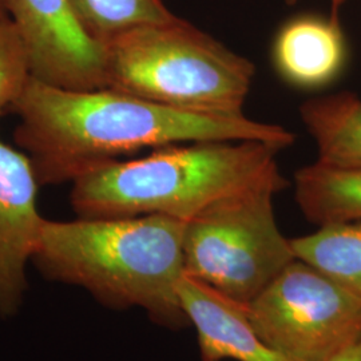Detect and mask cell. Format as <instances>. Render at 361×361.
<instances>
[{"label": "cell", "instance_id": "obj_1", "mask_svg": "<svg viewBox=\"0 0 361 361\" xmlns=\"http://www.w3.org/2000/svg\"><path fill=\"white\" fill-rule=\"evenodd\" d=\"M15 142L40 186L74 182L91 170L143 149L198 141H261L281 149L295 134L243 114L173 109L111 89L66 90L31 77L10 109Z\"/></svg>", "mask_w": 361, "mask_h": 361}, {"label": "cell", "instance_id": "obj_2", "mask_svg": "<svg viewBox=\"0 0 361 361\" xmlns=\"http://www.w3.org/2000/svg\"><path fill=\"white\" fill-rule=\"evenodd\" d=\"M185 222L166 216L43 221L31 262L110 310L140 308L169 329L190 325L178 296Z\"/></svg>", "mask_w": 361, "mask_h": 361}, {"label": "cell", "instance_id": "obj_3", "mask_svg": "<svg viewBox=\"0 0 361 361\" xmlns=\"http://www.w3.org/2000/svg\"><path fill=\"white\" fill-rule=\"evenodd\" d=\"M283 149L261 141H198L113 161L73 182L70 204L80 219L166 216L183 222L221 200L258 186L284 189Z\"/></svg>", "mask_w": 361, "mask_h": 361}, {"label": "cell", "instance_id": "obj_4", "mask_svg": "<svg viewBox=\"0 0 361 361\" xmlns=\"http://www.w3.org/2000/svg\"><path fill=\"white\" fill-rule=\"evenodd\" d=\"M106 89L205 114H243L255 65L180 18L104 44Z\"/></svg>", "mask_w": 361, "mask_h": 361}, {"label": "cell", "instance_id": "obj_5", "mask_svg": "<svg viewBox=\"0 0 361 361\" xmlns=\"http://www.w3.org/2000/svg\"><path fill=\"white\" fill-rule=\"evenodd\" d=\"M277 186L233 194L185 222V276L246 305L296 259L273 209Z\"/></svg>", "mask_w": 361, "mask_h": 361}, {"label": "cell", "instance_id": "obj_6", "mask_svg": "<svg viewBox=\"0 0 361 361\" xmlns=\"http://www.w3.org/2000/svg\"><path fill=\"white\" fill-rule=\"evenodd\" d=\"M245 307L249 323L289 361H332L361 341V300L296 258Z\"/></svg>", "mask_w": 361, "mask_h": 361}, {"label": "cell", "instance_id": "obj_7", "mask_svg": "<svg viewBox=\"0 0 361 361\" xmlns=\"http://www.w3.org/2000/svg\"><path fill=\"white\" fill-rule=\"evenodd\" d=\"M27 44L31 74L66 90L106 89V49L79 23L68 0H7Z\"/></svg>", "mask_w": 361, "mask_h": 361}, {"label": "cell", "instance_id": "obj_8", "mask_svg": "<svg viewBox=\"0 0 361 361\" xmlns=\"http://www.w3.org/2000/svg\"><path fill=\"white\" fill-rule=\"evenodd\" d=\"M39 185L26 153L0 140V319L22 310L31 262L44 219L39 214Z\"/></svg>", "mask_w": 361, "mask_h": 361}, {"label": "cell", "instance_id": "obj_9", "mask_svg": "<svg viewBox=\"0 0 361 361\" xmlns=\"http://www.w3.org/2000/svg\"><path fill=\"white\" fill-rule=\"evenodd\" d=\"M178 296L197 331L202 361H289L261 340L243 304L188 276L178 284Z\"/></svg>", "mask_w": 361, "mask_h": 361}, {"label": "cell", "instance_id": "obj_10", "mask_svg": "<svg viewBox=\"0 0 361 361\" xmlns=\"http://www.w3.org/2000/svg\"><path fill=\"white\" fill-rule=\"evenodd\" d=\"M271 59L284 82L297 89L317 90L343 73L348 49L336 18L300 15L279 30Z\"/></svg>", "mask_w": 361, "mask_h": 361}, {"label": "cell", "instance_id": "obj_11", "mask_svg": "<svg viewBox=\"0 0 361 361\" xmlns=\"http://www.w3.org/2000/svg\"><path fill=\"white\" fill-rule=\"evenodd\" d=\"M300 116L317 146L319 164L361 169V98L349 91L313 98Z\"/></svg>", "mask_w": 361, "mask_h": 361}, {"label": "cell", "instance_id": "obj_12", "mask_svg": "<svg viewBox=\"0 0 361 361\" xmlns=\"http://www.w3.org/2000/svg\"><path fill=\"white\" fill-rule=\"evenodd\" d=\"M295 197L304 217L320 226L361 222V169L314 162L298 169Z\"/></svg>", "mask_w": 361, "mask_h": 361}, {"label": "cell", "instance_id": "obj_13", "mask_svg": "<svg viewBox=\"0 0 361 361\" xmlns=\"http://www.w3.org/2000/svg\"><path fill=\"white\" fill-rule=\"evenodd\" d=\"M295 256L308 262L361 300V222L320 226L292 238Z\"/></svg>", "mask_w": 361, "mask_h": 361}, {"label": "cell", "instance_id": "obj_14", "mask_svg": "<svg viewBox=\"0 0 361 361\" xmlns=\"http://www.w3.org/2000/svg\"><path fill=\"white\" fill-rule=\"evenodd\" d=\"M87 34L106 44L138 27L164 25L177 19L162 0H68Z\"/></svg>", "mask_w": 361, "mask_h": 361}, {"label": "cell", "instance_id": "obj_15", "mask_svg": "<svg viewBox=\"0 0 361 361\" xmlns=\"http://www.w3.org/2000/svg\"><path fill=\"white\" fill-rule=\"evenodd\" d=\"M31 77L25 39L8 15L0 16V116L19 99Z\"/></svg>", "mask_w": 361, "mask_h": 361}, {"label": "cell", "instance_id": "obj_16", "mask_svg": "<svg viewBox=\"0 0 361 361\" xmlns=\"http://www.w3.org/2000/svg\"><path fill=\"white\" fill-rule=\"evenodd\" d=\"M332 361H361V341Z\"/></svg>", "mask_w": 361, "mask_h": 361}, {"label": "cell", "instance_id": "obj_17", "mask_svg": "<svg viewBox=\"0 0 361 361\" xmlns=\"http://www.w3.org/2000/svg\"><path fill=\"white\" fill-rule=\"evenodd\" d=\"M6 15H8L7 0H0V16H6Z\"/></svg>", "mask_w": 361, "mask_h": 361}, {"label": "cell", "instance_id": "obj_18", "mask_svg": "<svg viewBox=\"0 0 361 361\" xmlns=\"http://www.w3.org/2000/svg\"><path fill=\"white\" fill-rule=\"evenodd\" d=\"M288 1H295V0H288ZM343 1H344V0H332V3H334V8H337Z\"/></svg>", "mask_w": 361, "mask_h": 361}]
</instances>
